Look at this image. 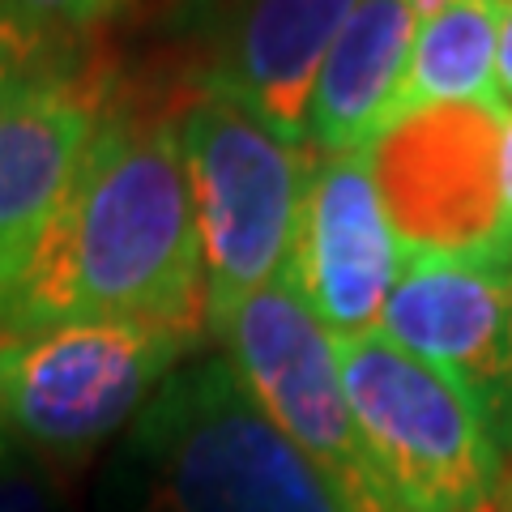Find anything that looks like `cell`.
I'll list each match as a JSON object with an SVG mask.
<instances>
[{"label": "cell", "instance_id": "cell-1", "mask_svg": "<svg viewBox=\"0 0 512 512\" xmlns=\"http://www.w3.org/2000/svg\"><path fill=\"white\" fill-rule=\"evenodd\" d=\"M180 107H150L116 86L43 239L0 295V329L146 320L197 342L210 333L201 239L175 133Z\"/></svg>", "mask_w": 512, "mask_h": 512}, {"label": "cell", "instance_id": "cell-2", "mask_svg": "<svg viewBox=\"0 0 512 512\" xmlns=\"http://www.w3.org/2000/svg\"><path fill=\"white\" fill-rule=\"evenodd\" d=\"M124 470L146 512H350L227 355L175 367L128 431Z\"/></svg>", "mask_w": 512, "mask_h": 512}, {"label": "cell", "instance_id": "cell-3", "mask_svg": "<svg viewBox=\"0 0 512 512\" xmlns=\"http://www.w3.org/2000/svg\"><path fill=\"white\" fill-rule=\"evenodd\" d=\"M197 346L146 320L0 329V436L47 461L82 457L137 423Z\"/></svg>", "mask_w": 512, "mask_h": 512}, {"label": "cell", "instance_id": "cell-4", "mask_svg": "<svg viewBox=\"0 0 512 512\" xmlns=\"http://www.w3.org/2000/svg\"><path fill=\"white\" fill-rule=\"evenodd\" d=\"M175 133L201 239L210 333H218L239 303L278 282L291 261L312 146L282 141L214 90L180 107Z\"/></svg>", "mask_w": 512, "mask_h": 512}, {"label": "cell", "instance_id": "cell-5", "mask_svg": "<svg viewBox=\"0 0 512 512\" xmlns=\"http://www.w3.org/2000/svg\"><path fill=\"white\" fill-rule=\"evenodd\" d=\"M346 402L406 512H487L508 483V457L474 397L453 376L384 333L338 342Z\"/></svg>", "mask_w": 512, "mask_h": 512}, {"label": "cell", "instance_id": "cell-6", "mask_svg": "<svg viewBox=\"0 0 512 512\" xmlns=\"http://www.w3.org/2000/svg\"><path fill=\"white\" fill-rule=\"evenodd\" d=\"M214 338L269 419L338 487L350 512H406L346 402L338 342L282 278L248 295Z\"/></svg>", "mask_w": 512, "mask_h": 512}, {"label": "cell", "instance_id": "cell-7", "mask_svg": "<svg viewBox=\"0 0 512 512\" xmlns=\"http://www.w3.org/2000/svg\"><path fill=\"white\" fill-rule=\"evenodd\" d=\"M504 107L444 103L393 120L367 146L372 180L402 252L512 261L500 192Z\"/></svg>", "mask_w": 512, "mask_h": 512}, {"label": "cell", "instance_id": "cell-8", "mask_svg": "<svg viewBox=\"0 0 512 512\" xmlns=\"http://www.w3.org/2000/svg\"><path fill=\"white\" fill-rule=\"evenodd\" d=\"M376 333L453 376L512 453V261L402 252Z\"/></svg>", "mask_w": 512, "mask_h": 512}, {"label": "cell", "instance_id": "cell-9", "mask_svg": "<svg viewBox=\"0 0 512 512\" xmlns=\"http://www.w3.org/2000/svg\"><path fill=\"white\" fill-rule=\"evenodd\" d=\"M397 274L402 244L380 205L367 150H312L282 282L308 303L333 342H355L380 329Z\"/></svg>", "mask_w": 512, "mask_h": 512}, {"label": "cell", "instance_id": "cell-10", "mask_svg": "<svg viewBox=\"0 0 512 512\" xmlns=\"http://www.w3.org/2000/svg\"><path fill=\"white\" fill-rule=\"evenodd\" d=\"M116 86L107 64L77 52L0 99V295L43 239Z\"/></svg>", "mask_w": 512, "mask_h": 512}, {"label": "cell", "instance_id": "cell-11", "mask_svg": "<svg viewBox=\"0 0 512 512\" xmlns=\"http://www.w3.org/2000/svg\"><path fill=\"white\" fill-rule=\"evenodd\" d=\"M359 0H235L218 26L201 90L252 111L291 146H308L320 69Z\"/></svg>", "mask_w": 512, "mask_h": 512}, {"label": "cell", "instance_id": "cell-12", "mask_svg": "<svg viewBox=\"0 0 512 512\" xmlns=\"http://www.w3.org/2000/svg\"><path fill=\"white\" fill-rule=\"evenodd\" d=\"M427 18L423 0H359L320 69L308 111V146L320 154L367 150L389 120L410 47Z\"/></svg>", "mask_w": 512, "mask_h": 512}, {"label": "cell", "instance_id": "cell-13", "mask_svg": "<svg viewBox=\"0 0 512 512\" xmlns=\"http://www.w3.org/2000/svg\"><path fill=\"white\" fill-rule=\"evenodd\" d=\"M495 47H500V0H436L410 47L406 77L384 128L423 107L495 99Z\"/></svg>", "mask_w": 512, "mask_h": 512}, {"label": "cell", "instance_id": "cell-14", "mask_svg": "<svg viewBox=\"0 0 512 512\" xmlns=\"http://www.w3.org/2000/svg\"><path fill=\"white\" fill-rule=\"evenodd\" d=\"M73 47L77 43H60L43 35L35 22H26L13 0H0V99L35 82V77L52 73L56 64L73 60Z\"/></svg>", "mask_w": 512, "mask_h": 512}, {"label": "cell", "instance_id": "cell-15", "mask_svg": "<svg viewBox=\"0 0 512 512\" xmlns=\"http://www.w3.org/2000/svg\"><path fill=\"white\" fill-rule=\"evenodd\" d=\"M0 512H60L47 457L0 436Z\"/></svg>", "mask_w": 512, "mask_h": 512}, {"label": "cell", "instance_id": "cell-16", "mask_svg": "<svg viewBox=\"0 0 512 512\" xmlns=\"http://www.w3.org/2000/svg\"><path fill=\"white\" fill-rule=\"evenodd\" d=\"M13 5L43 35H52L60 43H82L116 9V0H13Z\"/></svg>", "mask_w": 512, "mask_h": 512}, {"label": "cell", "instance_id": "cell-17", "mask_svg": "<svg viewBox=\"0 0 512 512\" xmlns=\"http://www.w3.org/2000/svg\"><path fill=\"white\" fill-rule=\"evenodd\" d=\"M495 103L512 107V0H500V47H495Z\"/></svg>", "mask_w": 512, "mask_h": 512}, {"label": "cell", "instance_id": "cell-18", "mask_svg": "<svg viewBox=\"0 0 512 512\" xmlns=\"http://www.w3.org/2000/svg\"><path fill=\"white\" fill-rule=\"evenodd\" d=\"M500 192H504V235L512 244V107L500 120Z\"/></svg>", "mask_w": 512, "mask_h": 512}, {"label": "cell", "instance_id": "cell-19", "mask_svg": "<svg viewBox=\"0 0 512 512\" xmlns=\"http://www.w3.org/2000/svg\"><path fill=\"white\" fill-rule=\"evenodd\" d=\"M508 461H512V453H508Z\"/></svg>", "mask_w": 512, "mask_h": 512}]
</instances>
